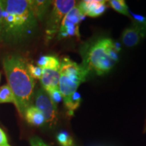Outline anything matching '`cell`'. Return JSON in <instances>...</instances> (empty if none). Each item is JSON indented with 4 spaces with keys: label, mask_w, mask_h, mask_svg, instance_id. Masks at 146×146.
Wrapping results in <instances>:
<instances>
[{
    "label": "cell",
    "mask_w": 146,
    "mask_h": 146,
    "mask_svg": "<svg viewBox=\"0 0 146 146\" xmlns=\"http://www.w3.org/2000/svg\"><path fill=\"white\" fill-rule=\"evenodd\" d=\"M3 29L1 41L17 43L33 34L37 20L29 0H3Z\"/></svg>",
    "instance_id": "1"
},
{
    "label": "cell",
    "mask_w": 146,
    "mask_h": 146,
    "mask_svg": "<svg viewBox=\"0 0 146 146\" xmlns=\"http://www.w3.org/2000/svg\"><path fill=\"white\" fill-rule=\"evenodd\" d=\"M2 64L8 85L15 97L16 107L23 117L25 110L32 105L35 81L29 74L26 60L21 56L16 54L5 56Z\"/></svg>",
    "instance_id": "2"
},
{
    "label": "cell",
    "mask_w": 146,
    "mask_h": 146,
    "mask_svg": "<svg viewBox=\"0 0 146 146\" xmlns=\"http://www.w3.org/2000/svg\"><path fill=\"white\" fill-rule=\"evenodd\" d=\"M120 48L109 37H100L87 41L80 49L81 65L89 72L103 75L109 72L118 62Z\"/></svg>",
    "instance_id": "3"
},
{
    "label": "cell",
    "mask_w": 146,
    "mask_h": 146,
    "mask_svg": "<svg viewBox=\"0 0 146 146\" xmlns=\"http://www.w3.org/2000/svg\"><path fill=\"white\" fill-rule=\"evenodd\" d=\"M89 72L81 64L72 61L68 57H64L60 61L59 90L64 102L82 83L86 81Z\"/></svg>",
    "instance_id": "4"
},
{
    "label": "cell",
    "mask_w": 146,
    "mask_h": 146,
    "mask_svg": "<svg viewBox=\"0 0 146 146\" xmlns=\"http://www.w3.org/2000/svg\"><path fill=\"white\" fill-rule=\"evenodd\" d=\"M76 1L74 0H56L52 1V8L46 22L47 40H51L58 34L64 16L75 7Z\"/></svg>",
    "instance_id": "5"
},
{
    "label": "cell",
    "mask_w": 146,
    "mask_h": 146,
    "mask_svg": "<svg viewBox=\"0 0 146 146\" xmlns=\"http://www.w3.org/2000/svg\"><path fill=\"white\" fill-rule=\"evenodd\" d=\"M34 105L36 108L43 113L45 123L50 127H54L57 124L58 112L57 104H55L43 88L38 89L33 95Z\"/></svg>",
    "instance_id": "6"
},
{
    "label": "cell",
    "mask_w": 146,
    "mask_h": 146,
    "mask_svg": "<svg viewBox=\"0 0 146 146\" xmlns=\"http://www.w3.org/2000/svg\"><path fill=\"white\" fill-rule=\"evenodd\" d=\"M84 17L85 16L81 13L77 6L71 9L62 22L58 33V39H62L72 36L79 38V24Z\"/></svg>",
    "instance_id": "7"
},
{
    "label": "cell",
    "mask_w": 146,
    "mask_h": 146,
    "mask_svg": "<svg viewBox=\"0 0 146 146\" xmlns=\"http://www.w3.org/2000/svg\"><path fill=\"white\" fill-rule=\"evenodd\" d=\"M107 2L104 0H85L78 3L77 7L85 16L96 18L104 14L108 8Z\"/></svg>",
    "instance_id": "8"
},
{
    "label": "cell",
    "mask_w": 146,
    "mask_h": 146,
    "mask_svg": "<svg viewBox=\"0 0 146 146\" xmlns=\"http://www.w3.org/2000/svg\"><path fill=\"white\" fill-rule=\"evenodd\" d=\"M145 37L146 31L131 25L123 31L120 39L125 46L133 47L137 46Z\"/></svg>",
    "instance_id": "9"
},
{
    "label": "cell",
    "mask_w": 146,
    "mask_h": 146,
    "mask_svg": "<svg viewBox=\"0 0 146 146\" xmlns=\"http://www.w3.org/2000/svg\"><path fill=\"white\" fill-rule=\"evenodd\" d=\"M60 68H43L41 79L42 88L47 93L59 89Z\"/></svg>",
    "instance_id": "10"
},
{
    "label": "cell",
    "mask_w": 146,
    "mask_h": 146,
    "mask_svg": "<svg viewBox=\"0 0 146 146\" xmlns=\"http://www.w3.org/2000/svg\"><path fill=\"white\" fill-rule=\"evenodd\" d=\"M23 117L27 123L34 127H41L45 123L43 113L33 105H31L25 110Z\"/></svg>",
    "instance_id": "11"
},
{
    "label": "cell",
    "mask_w": 146,
    "mask_h": 146,
    "mask_svg": "<svg viewBox=\"0 0 146 146\" xmlns=\"http://www.w3.org/2000/svg\"><path fill=\"white\" fill-rule=\"evenodd\" d=\"M53 1L46 0H29L31 10L37 21H42L46 15Z\"/></svg>",
    "instance_id": "12"
},
{
    "label": "cell",
    "mask_w": 146,
    "mask_h": 146,
    "mask_svg": "<svg viewBox=\"0 0 146 146\" xmlns=\"http://www.w3.org/2000/svg\"><path fill=\"white\" fill-rule=\"evenodd\" d=\"M82 101L81 95L77 91L74 93L66 101L64 102V106L67 110V114L69 116H72L76 110L80 106Z\"/></svg>",
    "instance_id": "13"
},
{
    "label": "cell",
    "mask_w": 146,
    "mask_h": 146,
    "mask_svg": "<svg viewBox=\"0 0 146 146\" xmlns=\"http://www.w3.org/2000/svg\"><path fill=\"white\" fill-rule=\"evenodd\" d=\"M37 66L43 68H60V60L54 56H43L37 60Z\"/></svg>",
    "instance_id": "14"
},
{
    "label": "cell",
    "mask_w": 146,
    "mask_h": 146,
    "mask_svg": "<svg viewBox=\"0 0 146 146\" xmlns=\"http://www.w3.org/2000/svg\"><path fill=\"white\" fill-rule=\"evenodd\" d=\"M0 103H12L16 105L14 93L8 85H4L0 87Z\"/></svg>",
    "instance_id": "15"
},
{
    "label": "cell",
    "mask_w": 146,
    "mask_h": 146,
    "mask_svg": "<svg viewBox=\"0 0 146 146\" xmlns=\"http://www.w3.org/2000/svg\"><path fill=\"white\" fill-rule=\"evenodd\" d=\"M108 3L113 10L130 18L129 7L127 6V3L124 0H110L108 1Z\"/></svg>",
    "instance_id": "16"
},
{
    "label": "cell",
    "mask_w": 146,
    "mask_h": 146,
    "mask_svg": "<svg viewBox=\"0 0 146 146\" xmlns=\"http://www.w3.org/2000/svg\"><path fill=\"white\" fill-rule=\"evenodd\" d=\"M129 14H130V18L132 21L133 25L146 31V16L133 13L130 10H129Z\"/></svg>",
    "instance_id": "17"
},
{
    "label": "cell",
    "mask_w": 146,
    "mask_h": 146,
    "mask_svg": "<svg viewBox=\"0 0 146 146\" xmlns=\"http://www.w3.org/2000/svg\"><path fill=\"white\" fill-rule=\"evenodd\" d=\"M56 139L61 146H74L72 137L66 131H61L56 135Z\"/></svg>",
    "instance_id": "18"
},
{
    "label": "cell",
    "mask_w": 146,
    "mask_h": 146,
    "mask_svg": "<svg viewBox=\"0 0 146 146\" xmlns=\"http://www.w3.org/2000/svg\"><path fill=\"white\" fill-rule=\"evenodd\" d=\"M27 68L30 75L35 79H41L43 72V69L38 66H35L33 64L27 63Z\"/></svg>",
    "instance_id": "19"
},
{
    "label": "cell",
    "mask_w": 146,
    "mask_h": 146,
    "mask_svg": "<svg viewBox=\"0 0 146 146\" xmlns=\"http://www.w3.org/2000/svg\"><path fill=\"white\" fill-rule=\"evenodd\" d=\"M47 94L49 95V96H50L52 101L56 104L62 100V96L59 89H54V90L51 91L50 92L47 93Z\"/></svg>",
    "instance_id": "20"
},
{
    "label": "cell",
    "mask_w": 146,
    "mask_h": 146,
    "mask_svg": "<svg viewBox=\"0 0 146 146\" xmlns=\"http://www.w3.org/2000/svg\"><path fill=\"white\" fill-rule=\"evenodd\" d=\"M29 142H30L31 146H49L37 136H34L31 138Z\"/></svg>",
    "instance_id": "21"
},
{
    "label": "cell",
    "mask_w": 146,
    "mask_h": 146,
    "mask_svg": "<svg viewBox=\"0 0 146 146\" xmlns=\"http://www.w3.org/2000/svg\"><path fill=\"white\" fill-rule=\"evenodd\" d=\"M8 145V138L2 129L0 128V146Z\"/></svg>",
    "instance_id": "22"
},
{
    "label": "cell",
    "mask_w": 146,
    "mask_h": 146,
    "mask_svg": "<svg viewBox=\"0 0 146 146\" xmlns=\"http://www.w3.org/2000/svg\"><path fill=\"white\" fill-rule=\"evenodd\" d=\"M3 29V3L2 1H0V41L1 39Z\"/></svg>",
    "instance_id": "23"
},
{
    "label": "cell",
    "mask_w": 146,
    "mask_h": 146,
    "mask_svg": "<svg viewBox=\"0 0 146 146\" xmlns=\"http://www.w3.org/2000/svg\"><path fill=\"white\" fill-rule=\"evenodd\" d=\"M144 131L146 132V122H145V129H144Z\"/></svg>",
    "instance_id": "24"
},
{
    "label": "cell",
    "mask_w": 146,
    "mask_h": 146,
    "mask_svg": "<svg viewBox=\"0 0 146 146\" xmlns=\"http://www.w3.org/2000/svg\"><path fill=\"white\" fill-rule=\"evenodd\" d=\"M0 81H1V73H0Z\"/></svg>",
    "instance_id": "25"
},
{
    "label": "cell",
    "mask_w": 146,
    "mask_h": 146,
    "mask_svg": "<svg viewBox=\"0 0 146 146\" xmlns=\"http://www.w3.org/2000/svg\"><path fill=\"white\" fill-rule=\"evenodd\" d=\"M5 146H10V145H5Z\"/></svg>",
    "instance_id": "26"
}]
</instances>
